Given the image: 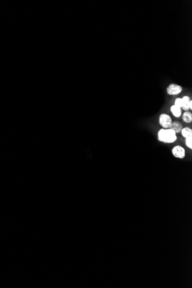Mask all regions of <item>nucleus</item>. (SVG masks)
Returning a JSON list of instances; mask_svg holds the SVG:
<instances>
[{"label":"nucleus","instance_id":"nucleus-11","mask_svg":"<svg viewBox=\"0 0 192 288\" xmlns=\"http://www.w3.org/2000/svg\"><path fill=\"white\" fill-rule=\"evenodd\" d=\"M185 144L187 147H188L189 149H192V137H188L185 139Z\"/></svg>","mask_w":192,"mask_h":288},{"label":"nucleus","instance_id":"nucleus-5","mask_svg":"<svg viewBox=\"0 0 192 288\" xmlns=\"http://www.w3.org/2000/svg\"><path fill=\"white\" fill-rule=\"evenodd\" d=\"M170 111L173 115L175 117H180L182 115V109L175 105L171 106Z\"/></svg>","mask_w":192,"mask_h":288},{"label":"nucleus","instance_id":"nucleus-7","mask_svg":"<svg viewBox=\"0 0 192 288\" xmlns=\"http://www.w3.org/2000/svg\"><path fill=\"white\" fill-rule=\"evenodd\" d=\"M183 128L182 125L181 123L179 122L175 121V122H173L172 124L170 127V129H173L176 133H178L181 132L182 129Z\"/></svg>","mask_w":192,"mask_h":288},{"label":"nucleus","instance_id":"nucleus-6","mask_svg":"<svg viewBox=\"0 0 192 288\" xmlns=\"http://www.w3.org/2000/svg\"><path fill=\"white\" fill-rule=\"evenodd\" d=\"M182 100L183 105H182V107L181 108V109H182L185 111H189L190 109L189 107V102L191 100V98L189 96H184L182 98Z\"/></svg>","mask_w":192,"mask_h":288},{"label":"nucleus","instance_id":"nucleus-10","mask_svg":"<svg viewBox=\"0 0 192 288\" xmlns=\"http://www.w3.org/2000/svg\"><path fill=\"white\" fill-rule=\"evenodd\" d=\"M175 105L180 107V108H182V105H183V103H182V98H177L175 99V101H174V104Z\"/></svg>","mask_w":192,"mask_h":288},{"label":"nucleus","instance_id":"nucleus-2","mask_svg":"<svg viewBox=\"0 0 192 288\" xmlns=\"http://www.w3.org/2000/svg\"><path fill=\"white\" fill-rule=\"evenodd\" d=\"M159 123L162 128L168 129L170 128L173 120L170 115L166 113H162L159 117Z\"/></svg>","mask_w":192,"mask_h":288},{"label":"nucleus","instance_id":"nucleus-8","mask_svg":"<svg viewBox=\"0 0 192 288\" xmlns=\"http://www.w3.org/2000/svg\"><path fill=\"white\" fill-rule=\"evenodd\" d=\"M181 134L182 136L186 139L188 137H192V130L189 127H184L182 128L181 131Z\"/></svg>","mask_w":192,"mask_h":288},{"label":"nucleus","instance_id":"nucleus-12","mask_svg":"<svg viewBox=\"0 0 192 288\" xmlns=\"http://www.w3.org/2000/svg\"><path fill=\"white\" fill-rule=\"evenodd\" d=\"M189 109H191V110H192V100H191V101H190V102H189Z\"/></svg>","mask_w":192,"mask_h":288},{"label":"nucleus","instance_id":"nucleus-1","mask_svg":"<svg viewBox=\"0 0 192 288\" xmlns=\"http://www.w3.org/2000/svg\"><path fill=\"white\" fill-rule=\"evenodd\" d=\"M176 133L171 129L162 128L158 132V139L164 143H173L176 141Z\"/></svg>","mask_w":192,"mask_h":288},{"label":"nucleus","instance_id":"nucleus-4","mask_svg":"<svg viewBox=\"0 0 192 288\" xmlns=\"http://www.w3.org/2000/svg\"><path fill=\"white\" fill-rule=\"evenodd\" d=\"M171 152H172L173 155L175 157H176L177 158H180V159L184 158L185 157V155H186L185 150L184 149V148L183 147H182L181 146H180V145L175 146L172 148Z\"/></svg>","mask_w":192,"mask_h":288},{"label":"nucleus","instance_id":"nucleus-3","mask_svg":"<svg viewBox=\"0 0 192 288\" xmlns=\"http://www.w3.org/2000/svg\"><path fill=\"white\" fill-rule=\"evenodd\" d=\"M182 91V86L176 84H170L166 89L167 93L170 96L177 95L181 93Z\"/></svg>","mask_w":192,"mask_h":288},{"label":"nucleus","instance_id":"nucleus-9","mask_svg":"<svg viewBox=\"0 0 192 288\" xmlns=\"http://www.w3.org/2000/svg\"><path fill=\"white\" fill-rule=\"evenodd\" d=\"M182 120L186 123H191L192 121V113L190 111H185L182 115Z\"/></svg>","mask_w":192,"mask_h":288}]
</instances>
